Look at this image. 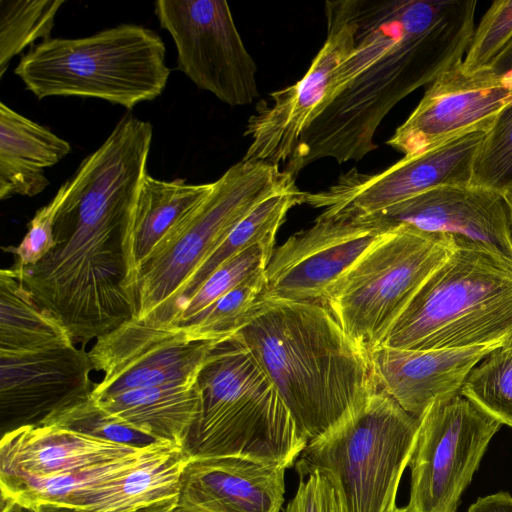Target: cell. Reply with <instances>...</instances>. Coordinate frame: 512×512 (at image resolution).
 Segmentation results:
<instances>
[{
	"label": "cell",
	"mask_w": 512,
	"mask_h": 512,
	"mask_svg": "<svg viewBox=\"0 0 512 512\" xmlns=\"http://www.w3.org/2000/svg\"><path fill=\"white\" fill-rule=\"evenodd\" d=\"M476 0H358L355 46L335 69L318 115L285 170L295 177L324 158L360 161L402 99L460 63L472 39Z\"/></svg>",
	"instance_id": "obj_1"
},
{
	"label": "cell",
	"mask_w": 512,
	"mask_h": 512,
	"mask_svg": "<svg viewBox=\"0 0 512 512\" xmlns=\"http://www.w3.org/2000/svg\"><path fill=\"white\" fill-rule=\"evenodd\" d=\"M140 188L136 175L121 165H81L55 219L54 247L33 266H13L82 348L135 316L124 238Z\"/></svg>",
	"instance_id": "obj_2"
},
{
	"label": "cell",
	"mask_w": 512,
	"mask_h": 512,
	"mask_svg": "<svg viewBox=\"0 0 512 512\" xmlns=\"http://www.w3.org/2000/svg\"><path fill=\"white\" fill-rule=\"evenodd\" d=\"M233 335L257 360L308 443L378 390L369 353L321 302L262 296Z\"/></svg>",
	"instance_id": "obj_3"
},
{
	"label": "cell",
	"mask_w": 512,
	"mask_h": 512,
	"mask_svg": "<svg viewBox=\"0 0 512 512\" xmlns=\"http://www.w3.org/2000/svg\"><path fill=\"white\" fill-rule=\"evenodd\" d=\"M45 309L16 268L0 271V412L3 433L41 425L92 395L88 352Z\"/></svg>",
	"instance_id": "obj_4"
},
{
	"label": "cell",
	"mask_w": 512,
	"mask_h": 512,
	"mask_svg": "<svg viewBox=\"0 0 512 512\" xmlns=\"http://www.w3.org/2000/svg\"><path fill=\"white\" fill-rule=\"evenodd\" d=\"M197 385L198 414L185 444L191 458L295 464L308 442L257 360L234 335L210 352Z\"/></svg>",
	"instance_id": "obj_5"
},
{
	"label": "cell",
	"mask_w": 512,
	"mask_h": 512,
	"mask_svg": "<svg viewBox=\"0 0 512 512\" xmlns=\"http://www.w3.org/2000/svg\"><path fill=\"white\" fill-rule=\"evenodd\" d=\"M512 334V262L456 246L397 318L382 345L407 350L501 345Z\"/></svg>",
	"instance_id": "obj_6"
},
{
	"label": "cell",
	"mask_w": 512,
	"mask_h": 512,
	"mask_svg": "<svg viewBox=\"0 0 512 512\" xmlns=\"http://www.w3.org/2000/svg\"><path fill=\"white\" fill-rule=\"evenodd\" d=\"M165 44L149 28L121 24L83 38H50L31 47L14 69L38 99L98 98L131 110L164 91Z\"/></svg>",
	"instance_id": "obj_7"
},
{
	"label": "cell",
	"mask_w": 512,
	"mask_h": 512,
	"mask_svg": "<svg viewBox=\"0 0 512 512\" xmlns=\"http://www.w3.org/2000/svg\"><path fill=\"white\" fill-rule=\"evenodd\" d=\"M158 448L157 442L135 447L54 425L21 426L0 441L1 499L76 512Z\"/></svg>",
	"instance_id": "obj_8"
},
{
	"label": "cell",
	"mask_w": 512,
	"mask_h": 512,
	"mask_svg": "<svg viewBox=\"0 0 512 512\" xmlns=\"http://www.w3.org/2000/svg\"><path fill=\"white\" fill-rule=\"evenodd\" d=\"M420 419L378 389L318 439L294 464L300 480L314 472L335 488L345 512H396L397 491L412 457Z\"/></svg>",
	"instance_id": "obj_9"
},
{
	"label": "cell",
	"mask_w": 512,
	"mask_h": 512,
	"mask_svg": "<svg viewBox=\"0 0 512 512\" xmlns=\"http://www.w3.org/2000/svg\"><path fill=\"white\" fill-rule=\"evenodd\" d=\"M280 165L241 160L157 247L136 284V315L170 323L181 289L234 227L266 199L298 188Z\"/></svg>",
	"instance_id": "obj_10"
},
{
	"label": "cell",
	"mask_w": 512,
	"mask_h": 512,
	"mask_svg": "<svg viewBox=\"0 0 512 512\" xmlns=\"http://www.w3.org/2000/svg\"><path fill=\"white\" fill-rule=\"evenodd\" d=\"M455 247L451 237L396 225L326 290L321 303L369 353L382 345L411 299Z\"/></svg>",
	"instance_id": "obj_11"
},
{
	"label": "cell",
	"mask_w": 512,
	"mask_h": 512,
	"mask_svg": "<svg viewBox=\"0 0 512 512\" xmlns=\"http://www.w3.org/2000/svg\"><path fill=\"white\" fill-rule=\"evenodd\" d=\"M419 419L408 506L415 512H456L502 424L460 392L436 399Z\"/></svg>",
	"instance_id": "obj_12"
},
{
	"label": "cell",
	"mask_w": 512,
	"mask_h": 512,
	"mask_svg": "<svg viewBox=\"0 0 512 512\" xmlns=\"http://www.w3.org/2000/svg\"><path fill=\"white\" fill-rule=\"evenodd\" d=\"M154 12L171 35L177 69L230 106L258 96L257 65L224 0H158Z\"/></svg>",
	"instance_id": "obj_13"
},
{
	"label": "cell",
	"mask_w": 512,
	"mask_h": 512,
	"mask_svg": "<svg viewBox=\"0 0 512 512\" xmlns=\"http://www.w3.org/2000/svg\"><path fill=\"white\" fill-rule=\"evenodd\" d=\"M219 342L205 339L190 326L132 317L98 337L88 351L93 369L104 374L91 397L196 382Z\"/></svg>",
	"instance_id": "obj_14"
},
{
	"label": "cell",
	"mask_w": 512,
	"mask_h": 512,
	"mask_svg": "<svg viewBox=\"0 0 512 512\" xmlns=\"http://www.w3.org/2000/svg\"><path fill=\"white\" fill-rule=\"evenodd\" d=\"M358 0L325 2L326 39L305 75L271 92L248 118L244 136L250 145L242 160L287 163L302 134L316 119L335 69L355 46Z\"/></svg>",
	"instance_id": "obj_15"
},
{
	"label": "cell",
	"mask_w": 512,
	"mask_h": 512,
	"mask_svg": "<svg viewBox=\"0 0 512 512\" xmlns=\"http://www.w3.org/2000/svg\"><path fill=\"white\" fill-rule=\"evenodd\" d=\"M485 133H469L415 156H404L377 173L352 168L326 189L305 192L304 203L321 209V216L367 218L434 187L470 184Z\"/></svg>",
	"instance_id": "obj_16"
},
{
	"label": "cell",
	"mask_w": 512,
	"mask_h": 512,
	"mask_svg": "<svg viewBox=\"0 0 512 512\" xmlns=\"http://www.w3.org/2000/svg\"><path fill=\"white\" fill-rule=\"evenodd\" d=\"M394 227L374 217L319 215L274 249L262 296L321 302L326 290Z\"/></svg>",
	"instance_id": "obj_17"
},
{
	"label": "cell",
	"mask_w": 512,
	"mask_h": 512,
	"mask_svg": "<svg viewBox=\"0 0 512 512\" xmlns=\"http://www.w3.org/2000/svg\"><path fill=\"white\" fill-rule=\"evenodd\" d=\"M511 101L512 71L468 74L461 61L428 85L387 144L404 156H415L454 138L487 132Z\"/></svg>",
	"instance_id": "obj_18"
},
{
	"label": "cell",
	"mask_w": 512,
	"mask_h": 512,
	"mask_svg": "<svg viewBox=\"0 0 512 512\" xmlns=\"http://www.w3.org/2000/svg\"><path fill=\"white\" fill-rule=\"evenodd\" d=\"M392 226L451 237L512 262V225L501 192L474 185H445L421 192L371 216Z\"/></svg>",
	"instance_id": "obj_19"
},
{
	"label": "cell",
	"mask_w": 512,
	"mask_h": 512,
	"mask_svg": "<svg viewBox=\"0 0 512 512\" xmlns=\"http://www.w3.org/2000/svg\"><path fill=\"white\" fill-rule=\"evenodd\" d=\"M282 464L244 457L191 458L180 483L183 512H280L284 502Z\"/></svg>",
	"instance_id": "obj_20"
},
{
	"label": "cell",
	"mask_w": 512,
	"mask_h": 512,
	"mask_svg": "<svg viewBox=\"0 0 512 512\" xmlns=\"http://www.w3.org/2000/svg\"><path fill=\"white\" fill-rule=\"evenodd\" d=\"M499 346L407 350L380 345L369 357L378 389L419 419L436 399L460 392L471 370Z\"/></svg>",
	"instance_id": "obj_21"
},
{
	"label": "cell",
	"mask_w": 512,
	"mask_h": 512,
	"mask_svg": "<svg viewBox=\"0 0 512 512\" xmlns=\"http://www.w3.org/2000/svg\"><path fill=\"white\" fill-rule=\"evenodd\" d=\"M213 182L191 184L146 175L124 238L127 290L136 310L139 273L157 247L206 198ZM136 315V313H135Z\"/></svg>",
	"instance_id": "obj_22"
},
{
	"label": "cell",
	"mask_w": 512,
	"mask_h": 512,
	"mask_svg": "<svg viewBox=\"0 0 512 512\" xmlns=\"http://www.w3.org/2000/svg\"><path fill=\"white\" fill-rule=\"evenodd\" d=\"M71 151L69 142L0 102V199L33 197L49 185L44 169Z\"/></svg>",
	"instance_id": "obj_23"
},
{
	"label": "cell",
	"mask_w": 512,
	"mask_h": 512,
	"mask_svg": "<svg viewBox=\"0 0 512 512\" xmlns=\"http://www.w3.org/2000/svg\"><path fill=\"white\" fill-rule=\"evenodd\" d=\"M96 401L117 422L185 448L200 394L196 381L131 389Z\"/></svg>",
	"instance_id": "obj_24"
},
{
	"label": "cell",
	"mask_w": 512,
	"mask_h": 512,
	"mask_svg": "<svg viewBox=\"0 0 512 512\" xmlns=\"http://www.w3.org/2000/svg\"><path fill=\"white\" fill-rule=\"evenodd\" d=\"M190 460L185 448L168 443L88 496L76 512H134L178 497L181 477Z\"/></svg>",
	"instance_id": "obj_25"
},
{
	"label": "cell",
	"mask_w": 512,
	"mask_h": 512,
	"mask_svg": "<svg viewBox=\"0 0 512 512\" xmlns=\"http://www.w3.org/2000/svg\"><path fill=\"white\" fill-rule=\"evenodd\" d=\"M304 194L305 192L296 188L274 195L243 218L181 289L173 307L171 321L179 306L223 263L256 244L275 243L276 234L285 222L288 212L293 207L304 204Z\"/></svg>",
	"instance_id": "obj_26"
},
{
	"label": "cell",
	"mask_w": 512,
	"mask_h": 512,
	"mask_svg": "<svg viewBox=\"0 0 512 512\" xmlns=\"http://www.w3.org/2000/svg\"><path fill=\"white\" fill-rule=\"evenodd\" d=\"M275 243L256 244L218 267L177 309L171 324L185 326L224 294L265 273Z\"/></svg>",
	"instance_id": "obj_27"
},
{
	"label": "cell",
	"mask_w": 512,
	"mask_h": 512,
	"mask_svg": "<svg viewBox=\"0 0 512 512\" xmlns=\"http://www.w3.org/2000/svg\"><path fill=\"white\" fill-rule=\"evenodd\" d=\"M64 0H0V78L13 57L36 40L50 39Z\"/></svg>",
	"instance_id": "obj_28"
},
{
	"label": "cell",
	"mask_w": 512,
	"mask_h": 512,
	"mask_svg": "<svg viewBox=\"0 0 512 512\" xmlns=\"http://www.w3.org/2000/svg\"><path fill=\"white\" fill-rule=\"evenodd\" d=\"M460 393L512 428V348L492 350L471 370Z\"/></svg>",
	"instance_id": "obj_29"
},
{
	"label": "cell",
	"mask_w": 512,
	"mask_h": 512,
	"mask_svg": "<svg viewBox=\"0 0 512 512\" xmlns=\"http://www.w3.org/2000/svg\"><path fill=\"white\" fill-rule=\"evenodd\" d=\"M264 288L265 273L224 294L185 326L208 340L227 339L247 322Z\"/></svg>",
	"instance_id": "obj_30"
},
{
	"label": "cell",
	"mask_w": 512,
	"mask_h": 512,
	"mask_svg": "<svg viewBox=\"0 0 512 512\" xmlns=\"http://www.w3.org/2000/svg\"><path fill=\"white\" fill-rule=\"evenodd\" d=\"M512 181V101L484 135L472 168L471 183L502 192Z\"/></svg>",
	"instance_id": "obj_31"
},
{
	"label": "cell",
	"mask_w": 512,
	"mask_h": 512,
	"mask_svg": "<svg viewBox=\"0 0 512 512\" xmlns=\"http://www.w3.org/2000/svg\"><path fill=\"white\" fill-rule=\"evenodd\" d=\"M41 425H54L135 447H145L158 442L111 418L92 397L57 413Z\"/></svg>",
	"instance_id": "obj_32"
},
{
	"label": "cell",
	"mask_w": 512,
	"mask_h": 512,
	"mask_svg": "<svg viewBox=\"0 0 512 512\" xmlns=\"http://www.w3.org/2000/svg\"><path fill=\"white\" fill-rule=\"evenodd\" d=\"M511 39L512 0L495 1L474 30L462 60L464 71L474 74L488 69Z\"/></svg>",
	"instance_id": "obj_33"
},
{
	"label": "cell",
	"mask_w": 512,
	"mask_h": 512,
	"mask_svg": "<svg viewBox=\"0 0 512 512\" xmlns=\"http://www.w3.org/2000/svg\"><path fill=\"white\" fill-rule=\"evenodd\" d=\"M68 190L67 180L59 187L52 200L36 211L21 242L17 246L2 248L15 257V267L24 268L37 264L54 247V223Z\"/></svg>",
	"instance_id": "obj_34"
},
{
	"label": "cell",
	"mask_w": 512,
	"mask_h": 512,
	"mask_svg": "<svg viewBox=\"0 0 512 512\" xmlns=\"http://www.w3.org/2000/svg\"><path fill=\"white\" fill-rule=\"evenodd\" d=\"M284 512H345L329 480L314 472L300 480L294 498Z\"/></svg>",
	"instance_id": "obj_35"
},
{
	"label": "cell",
	"mask_w": 512,
	"mask_h": 512,
	"mask_svg": "<svg viewBox=\"0 0 512 512\" xmlns=\"http://www.w3.org/2000/svg\"><path fill=\"white\" fill-rule=\"evenodd\" d=\"M468 512H512V496L500 491L479 497L468 509Z\"/></svg>",
	"instance_id": "obj_36"
},
{
	"label": "cell",
	"mask_w": 512,
	"mask_h": 512,
	"mask_svg": "<svg viewBox=\"0 0 512 512\" xmlns=\"http://www.w3.org/2000/svg\"><path fill=\"white\" fill-rule=\"evenodd\" d=\"M488 69L495 73L512 71V39L502 50V52L495 58Z\"/></svg>",
	"instance_id": "obj_37"
},
{
	"label": "cell",
	"mask_w": 512,
	"mask_h": 512,
	"mask_svg": "<svg viewBox=\"0 0 512 512\" xmlns=\"http://www.w3.org/2000/svg\"><path fill=\"white\" fill-rule=\"evenodd\" d=\"M178 507V497L158 502L153 505H149L142 509H139L134 512H176Z\"/></svg>",
	"instance_id": "obj_38"
},
{
	"label": "cell",
	"mask_w": 512,
	"mask_h": 512,
	"mask_svg": "<svg viewBox=\"0 0 512 512\" xmlns=\"http://www.w3.org/2000/svg\"><path fill=\"white\" fill-rule=\"evenodd\" d=\"M1 512H45V508L31 509L18 505L10 500L1 499Z\"/></svg>",
	"instance_id": "obj_39"
},
{
	"label": "cell",
	"mask_w": 512,
	"mask_h": 512,
	"mask_svg": "<svg viewBox=\"0 0 512 512\" xmlns=\"http://www.w3.org/2000/svg\"><path fill=\"white\" fill-rule=\"evenodd\" d=\"M504 201L506 203L511 225H512V181L505 187V189L501 192Z\"/></svg>",
	"instance_id": "obj_40"
},
{
	"label": "cell",
	"mask_w": 512,
	"mask_h": 512,
	"mask_svg": "<svg viewBox=\"0 0 512 512\" xmlns=\"http://www.w3.org/2000/svg\"><path fill=\"white\" fill-rule=\"evenodd\" d=\"M502 346L504 347H510L512 348V334L509 335L504 341L503 343L501 344Z\"/></svg>",
	"instance_id": "obj_41"
},
{
	"label": "cell",
	"mask_w": 512,
	"mask_h": 512,
	"mask_svg": "<svg viewBox=\"0 0 512 512\" xmlns=\"http://www.w3.org/2000/svg\"><path fill=\"white\" fill-rule=\"evenodd\" d=\"M396 512H415L408 505L405 507L398 508Z\"/></svg>",
	"instance_id": "obj_42"
},
{
	"label": "cell",
	"mask_w": 512,
	"mask_h": 512,
	"mask_svg": "<svg viewBox=\"0 0 512 512\" xmlns=\"http://www.w3.org/2000/svg\"><path fill=\"white\" fill-rule=\"evenodd\" d=\"M176 512H183V511L179 510L178 507H177V511Z\"/></svg>",
	"instance_id": "obj_43"
}]
</instances>
